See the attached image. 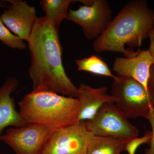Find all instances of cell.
Segmentation results:
<instances>
[{
	"instance_id": "cell-1",
	"label": "cell",
	"mask_w": 154,
	"mask_h": 154,
	"mask_svg": "<svg viewBox=\"0 0 154 154\" xmlns=\"http://www.w3.org/2000/svg\"><path fill=\"white\" fill-rule=\"evenodd\" d=\"M58 29L45 17H37L27 41L30 59L28 75L33 90L76 98L78 88L67 75L63 64Z\"/></svg>"
},
{
	"instance_id": "cell-2",
	"label": "cell",
	"mask_w": 154,
	"mask_h": 154,
	"mask_svg": "<svg viewBox=\"0 0 154 154\" xmlns=\"http://www.w3.org/2000/svg\"><path fill=\"white\" fill-rule=\"evenodd\" d=\"M154 27V11L143 0L128 2L122 8L106 30L94 40L96 52H119L124 57L137 54L144 40Z\"/></svg>"
},
{
	"instance_id": "cell-3",
	"label": "cell",
	"mask_w": 154,
	"mask_h": 154,
	"mask_svg": "<svg viewBox=\"0 0 154 154\" xmlns=\"http://www.w3.org/2000/svg\"><path fill=\"white\" fill-rule=\"evenodd\" d=\"M19 106L26 125L40 124L56 130L79 121L78 99L50 91L33 90L19 102Z\"/></svg>"
},
{
	"instance_id": "cell-4",
	"label": "cell",
	"mask_w": 154,
	"mask_h": 154,
	"mask_svg": "<svg viewBox=\"0 0 154 154\" xmlns=\"http://www.w3.org/2000/svg\"><path fill=\"white\" fill-rule=\"evenodd\" d=\"M111 95L116 106L128 119H148L154 111V92L130 77L118 76L113 80Z\"/></svg>"
},
{
	"instance_id": "cell-5",
	"label": "cell",
	"mask_w": 154,
	"mask_h": 154,
	"mask_svg": "<svg viewBox=\"0 0 154 154\" xmlns=\"http://www.w3.org/2000/svg\"><path fill=\"white\" fill-rule=\"evenodd\" d=\"M86 128L95 136L122 139L138 137L139 131L119 110L115 104L106 103L91 120Z\"/></svg>"
},
{
	"instance_id": "cell-6",
	"label": "cell",
	"mask_w": 154,
	"mask_h": 154,
	"mask_svg": "<svg viewBox=\"0 0 154 154\" xmlns=\"http://www.w3.org/2000/svg\"><path fill=\"white\" fill-rule=\"evenodd\" d=\"M54 130L38 124L11 127L2 135L1 142L9 146L16 154H42Z\"/></svg>"
},
{
	"instance_id": "cell-7",
	"label": "cell",
	"mask_w": 154,
	"mask_h": 154,
	"mask_svg": "<svg viewBox=\"0 0 154 154\" xmlns=\"http://www.w3.org/2000/svg\"><path fill=\"white\" fill-rule=\"evenodd\" d=\"M112 11L106 0H94L90 5L79 6L69 10L67 20L82 27L88 40L96 39L104 33L112 22Z\"/></svg>"
},
{
	"instance_id": "cell-8",
	"label": "cell",
	"mask_w": 154,
	"mask_h": 154,
	"mask_svg": "<svg viewBox=\"0 0 154 154\" xmlns=\"http://www.w3.org/2000/svg\"><path fill=\"white\" fill-rule=\"evenodd\" d=\"M94 135L86 128L85 121L54 131L42 154H86Z\"/></svg>"
},
{
	"instance_id": "cell-9",
	"label": "cell",
	"mask_w": 154,
	"mask_h": 154,
	"mask_svg": "<svg viewBox=\"0 0 154 154\" xmlns=\"http://www.w3.org/2000/svg\"><path fill=\"white\" fill-rule=\"evenodd\" d=\"M10 3L0 16L6 27L24 41H28L37 17L36 8L26 1L5 0Z\"/></svg>"
},
{
	"instance_id": "cell-10",
	"label": "cell",
	"mask_w": 154,
	"mask_h": 154,
	"mask_svg": "<svg viewBox=\"0 0 154 154\" xmlns=\"http://www.w3.org/2000/svg\"><path fill=\"white\" fill-rule=\"evenodd\" d=\"M154 63V58L148 50H139L134 56L116 57L112 70L118 76L130 77L147 88L149 70Z\"/></svg>"
},
{
	"instance_id": "cell-11",
	"label": "cell",
	"mask_w": 154,
	"mask_h": 154,
	"mask_svg": "<svg viewBox=\"0 0 154 154\" xmlns=\"http://www.w3.org/2000/svg\"><path fill=\"white\" fill-rule=\"evenodd\" d=\"M78 88L76 99L79 103V121L91 120L103 105L115 104L117 101L115 97L107 94L108 88L106 86L94 88L82 83Z\"/></svg>"
},
{
	"instance_id": "cell-12",
	"label": "cell",
	"mask_w": 154,
	"mask_h": 154,
	"mask_svg": "<svg viewBox=\"0 0 154 154\" xmlns=\"http://www.w3.org/2000/svg\"><path fill=\"white\" fill-rule=\"evenodd\" d=\"M19 85L17 79L8 77L0 86V142L3 131L6 128L26 125L19 112L16 110L14 99L11 96Z\"/></svg>"
},
{
	"instance_id": "cell-13",
	"label": "cell",
	"mask_w": 154,
	"mask_h": 154,
	"mask_svg": "<svg viewBox=\"0 0 154 154\" xmlns=\"http://www.w3.org/2000/svg\"><path fill=\"white\" fill-rule=\"evenodd\" d=\"M77 1L73 0H42L40 4L45 13L44 16L56 28L59 29L61 22L67 19L69 7Z\"/></svg>"
},
{
	"instance_id": "cell-14",
	"label": "cell",
	"mask_w": 154,
	"mask_h": 154,
	"mask_svg": "<svg viewBox=\"0 0 154 154\" xmlns=\"http://www.w3.org/2000/svg\"><path fill=\"white\" fill-rule=\"evenodd\" d=\"M123 139L94 135L86 154H120Z\"/></svg>"
},
{
	"instance_id": "cell-15",
	"label": "cell",
	"mask_w": 154,
	"mask_h": 154,
	"mask_svg": "<svg viewBox=\"0 0 154 154\" xmlns=\"http://www.w3.org/2000/svg\"><path fill=\"white\" fill-rule=\"evenodd\" d=\"M75 61L79 71L110 77L113 80L118 77L113 74L107 64L97 56L92 55L88 57L77 60Z\"/></svg>"
},
{
	"instance_id": "cell-16",
	"label": "cell",
	"mask_w": 154,
	"mask_h": 154,
	"mask_svg": "<svg viewBox=\"0 0 154 154\" xmlns=\"http://www.w3.org/2000/svg\"><path fill=\"white\" fill-rule=\"evenodd\" d=\"M0 41L8 47L22 50L28 48L24 40L15 35L7 28L0 17Z\"/></svg>"
},
{
	"instance_id": "cell-17",
	"label": "cell",
	"mask_w": 154,
	"mask_h": 154,
	"mask_svg": "<svg viewBox=\"0 0 154 154\" xmlns=\"http://www.w3.org/2000/svg\"><path fill=\"white\" fill-rule=\"evenodd\" d=\"M152 133L149 131L141 137H132L124 139L122 142V151H126L128 154H135L138 148L143 144H149L151 140Z\"/></svg>"
},
{
	"instance_id": "cell-18",
	"label": "cell",
	"mask_w": 154,
	"mask_h": 154,
	"mask_svg": "<svg viewBox=\"0 0 154 154\" xmlns=\"http://www.w3.org/2000/svg\"><path fill=\"white\" fill-rule=\"evenodd\" d=\"M148 119L152 127V137L149 144L150 147L146 150L144 154H154V111L152 112Z\"/></svg>"
},
{
	"instance_id": "cell-19",
	"label": "cell",
	"mask_w": 154,
	"mask_h": 154,
	"mask_svg": "<svg viewBox=\"0 0 154 154\" xmlns=\"http://www.w3.org/2000/svg\"><path fill=\"white\" fill-rule=\"evenodd\" d=\"M147 88L154 92V63L152 65L150 68Z\"/></svg>"
},
{
	"instance_id": "cell-20",
	"label": "cell",
	"mask_w": 154,
	"mask_h": 154,
	"mask_svg": "<svg viewBox=\"0 0 154 154\" xmlns=\"http://www.w3.org/2000/svg\"><path fill=\"white\" fill-rule=\"evenodd\" d=\"M149 38L150 39V45L148 50L154 58V27L149 33Z\"/></svg>"
},
{
	"instance_id": "cell-21",
	"label": "cell",
	"mask_w": 154,
	"mask_h": 154,
	"mask_svg": "<svg viewBox=\"0 0 154 154\" xmlns=\"http://www.w3.org/2000/svg\"><path fill=\"white\" fill-rule=\"evenodd\" d=\"M7 4L5 0H0V9L7 8Z\"/></svg>"
},
{
	"instance_id": "cell-22",
	"label": "cell",
	"mask_w": 154,
	"mask_h": 154,
	"mask_svg": "<svg viewBox=\"0 0 154 154\" xmlns=\"http://www.w3.org/2000/svg\"></svg>"
}]
</instances>
